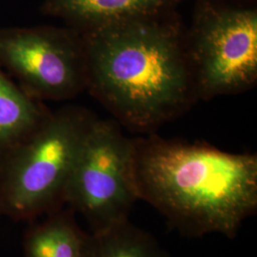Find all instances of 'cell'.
Instances as JSON below:
<instances>
[{"label": "cell", "mask_w": 257, "mask_h": 257, "mask_svg": "<svg viewBox=\"0 0 257 257\" xmlns=\"http://www.w3.org/2000/svg\"><path fill=\"white\" fill-rule=\"evenodd\" d=\"M81 257H170L151 233L130 220L86 235Z\"/></svg>", "instance_id": "30bf717a"}, {"label": "cell", "mask_w": 257, "mask_h": 257, "mask_svg": "<svg viewBox=\"0 0 257 257\" xmlns=\"http://www.w3.org/2000/svg\"><path fill=\"white\" fill-rule=\"evenodd\" d=\"M185 38L196 96L237 93L256 82V9L200 0Z\"/></svg>", "instance_id": "277c9868"}, {"label": "cell", "mask_w": 257, "mask_h": 257, "mask_svg": "<svg viewBox=\"0 0 257 257\" xmlns=\"http://www.w3.org/2000/svg\"><path fill=\"white\" fill-rule=\"evenodd\" d=\"M180 0H44L43 15L84 33L128 19L173 11Z\"/></svg>", "instance_id": "52a82bcc"}, {"label": "cell", "mask_w": 257, "mask_h": 257, "mask_svg": "<svg viewBox=\"0 0 257 257\" xmlns=\"http://www.w3.org/2000/svg\"><path fill=\"white\" fill-rule=\"evenodd\" d=\"M139 200L184 235L233 238L257 211V156L150 136L134 139Z\"/></svg>", "instance_id": "7a4b0ae2"}, {"label": "cell", "mask_w": 257, "mask_h": 257, "mask_svg": "<svg viewBox=\"0 0 257 257\" xmlns=\"http://www.w3.org/2000/svg\"><path fill=\"white\" fill-rule=\"evenodd\" d=\"M138 198L135 143L116 121H93L76 158L64 203L81 214L92 232L128 220Z\"/></svg>", "instance_id": "5b68a950"}, {"label": "cell", "mask_w": 257, "mask_h": 257, "mask_svg": "<svg viewBox=\"0 0 257 257\" xmlns=\"http://www.w3.org/2000/svg\"><path fill=\"white\" fill-rule=\"evenodd\" d=\"M0 67L39 101L69 100L87 88L82 37L68 26L0 27Z\"/></svg>", "instance_id": "8992f818"}, {"label": "cell", "mask_w": 257, "mask_h": 257, "mask_svg": "<svg viewBox=\"0 0 257 257\" xmlns=\"http://www.w3.org/2000/svg\"><path fill=\"white\" fill-rule=\"evenodd\" d=\"M52 111L10 79L0 67V162L30 138Z\"/></svg>", "instance_id": "ba28073f"}, {"label": "cell", "mask_w": 257, "mask_h": 257, "mask_svg": "<svg viewBox=\"0 0 257 257\" xmlns=\"http://www.w3.org/2000/svg\"><path fill=\"white\" fill-rule=\"evenodd\" d=\"M95 119L78 106L52 111L0 162V216L33 221L65 206L67 184Z\"/></svg>", "instance_id": "3957f363"}, {"label": "cell", "mask_w": 257, "mask_h": 257, "mask_svg": "<svg viewBox=\"0 0 257 257\" xmlns=\"http://www.w3.org/2000/svg\"><path fill=\"white\" fill-rule=\"evenodd\" d=\"M80 35L86 90L126 128L151 132L196 96L185 34L173 11Z\"/></svg>", "instance_id": "6da1fadb"}, {"label": "cell", "mask_w": 257, "mask_h": 257, "mask_svg": "<svg viewBox=\"0 0 257 257\" xmlns=\"http://www.w3.org/2000/svg\"><path fill=\"white\" fill-rule=\"evenodd\" d=\"M32 224L23 239V257H81L87 233L78 226L75 212L64 206Z\"/></svg>", "instance_id": "9c48e42d"}]
</instances>
